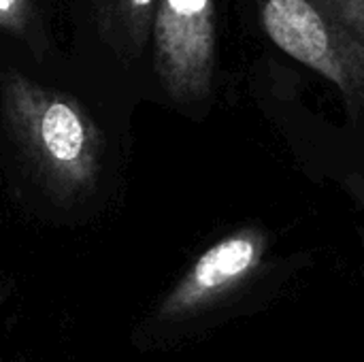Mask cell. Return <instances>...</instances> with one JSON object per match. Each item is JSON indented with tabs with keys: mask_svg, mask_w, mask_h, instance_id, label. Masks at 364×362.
<instances>
[{
	"mask_svg": "<svg viewBox=\"0 0 364 362\" xmlns=\"http://www.w3.org/2000/svg\"><path fill=\"white\" fill-rule=\"evenodd\" d=\"M2 113L13 141L49 194L66 203L96 188L105 139L75 98L6 73Z\"/></svg>",
	"mask_w": 364,
	"mask_h": 362,
	"instance_id": "cell-1",
	"label": "cell"
},
{
	"mask_svg": "<svg viewBox=\"0 0 364 362\" xmlns=\"http://www.w3.org/2000/svg\"><path fill=\"white\" fill-rule=\"evenodd\" d=\"M269 38L364 107V45L316 0H258Z\"/></svg>",
	"mask_w": 364,
	"mask_h": 362,
	"instance_id": "cell-2",
	"label": "cell"
},
{
	"mask_svg": "<svg viewBox=\"0 0 364 362\" xmlns=\"http://www.w3.org/2000/svg\"><path fill=\"white\" fill-rule=\"evenodd\" d=\"M154 43L168 96L183 105L205 100L215 73V0H158Z\"/></svg>",
	"mask_w": 364,
	"mask_h": 362,
	"instance_id": "cell-3",
	"label": "cell"
},
{
	"mask_svg": "<svg viewBox=\"0 0 364 362\" xmlns=\"http://www.w3.org/2000/svg\"><path fill=\"white\" fill-rule=\"evenodd\" d=\"M264 250L267 237L254 226L241 228L213 243L162 299L154 314V324H177L213 307L254 275L262 262Z\"/></svg>",
	"mask_w": 364,
	"mask_h": 362,
	"instance_id": "cell-4",
	"label": "cell"
},
{
	"mask_svg": "<svg viewBox=\"0 0 364 362\" xmlns=\"http://www.w3.org/2000/svg\"><path fill=\"white\" fill-rule=\"evenodd\" d=\"M156 6H158V0H117L115 2L117 23L124 30L126 41L134 49L143 47Z\"/></svg>",
	"mask_w": 364,
	"mask_h": 362,
	"instance_id": "cell-5",
	"label": "cell"
},
{
	"mask_svg": "<svg viewBox=\"0 0 364 362\" xmlns=\"http://www.w3.org/2000/svg\"><path fill=\"white\" fill-rule=\"evenodd\" d=\"M364 45V0H316Z\"/></svg>",
	"mask_w": 364,
	"mask_h": 362,
	"instance_id": "cell-6",
	"label": "cell"
},
{
	"mask_svg": "<svg viewBox=\"0 0 364 362\" xmlns=\"http://www.w3.org/2000/svg\"><path fill=\"white\" fill-rule=\"evenodd\" d=\"M30 21V0H0V28L4 32L19 38H28Z\"/></svg>",
	"mask_w": 364,
	"mask_h": 362,
	"instance_id": "cell-7",
	"label": "cell"
},
{
	"mask_svg": "<svg viewBox=\"0 0 364 362\" xmlns=\"http://www.w3.org/2000/svg\"><path fill=\"white\" fill-rule=\"evenodd\" d=\"M346 188H348V192L356 198V203L363 207L364 211V177H360V175H350V177L346 179Z\"/></svg>",
	"mask_w": 364,
	"mask_h": 362,
	"instance_id": "cell-8",
	"label": "cell"
}]
</instances>
